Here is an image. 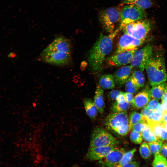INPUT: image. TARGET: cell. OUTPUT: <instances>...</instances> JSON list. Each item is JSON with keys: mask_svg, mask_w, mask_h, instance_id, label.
Returning <instances> with one entry per match:
<instances>
[{"mask_svg": "<svg viewBox=\"0 0 167 167\" xmlns=\"http://www.w3.org/2000/svg\"><path fill=\"white\" fill-rule=\"evenodd\" d=\"M71 44L68 39L60 36L56 38L41 52L39 59L50 64L64 66L71 62Z\"/></svg>", "mask_w": 167, "mask_h": 167, "instance_id": "obj_1", "label": "cell"}, {"mask_svg": "<svg viewBox=\"0 0 167 167\" xmlns=\"http://www.w3.org/2000/svg\"><path fill=\"white\" fill-rule=\"evenodd\" d=\"M120 30L118 28L109 35L100 34L90 50L88 58L89 66L93 72L102 70L105 57L112 50L113 39Z\"/></svg>", "mask_w": 167, "mask_h": 167, "instance_id": "obj_2", "label": "cell"}, {"mask_svg": "<svg viewBox=\"0 0 167 167\" xmlns=\"http://www.w3.org/2000/svg\"><path fill=\"white\" fill-rule=\"evenodd\" d=\"M145 69L151 86L161 84L167 80L165 62L162 57L152 55L146 64Z\"/></svg>", "mask_w": 167, "mask_h": 167, "instance_id": "obj_3", "label": "cell"}, {"mask_svg": "<svg viewBox=\"0 0 167 167\" xmlns=\"http://www.w3.org/2000/svg\"><path fill=\"white\" fill-rule=\"evenodd\" d=\"M105 124L109 130L121 136L126 135L130 131L126 111L110 113L105 119Z\"/></svg>", "mask_w": 167, "mask_h": 167, "instance_id": "obj_4", "label": "cell"}, {"mask_svg": "<svg viewBox=\"0 0 167 167\" xmlns=\"http://www.w3.org/2000/svg\"><path fill=\"white\" fill-rule=\"evenodd\" d=\"M124 4L121 3L116 7H111L101 11L99 15V20L104 29L111 33L115 30L116 25L120 22L121 13Z\"/></svg>", "mask_w": 167, "mask_h": 167, "instance_id": "obj_5", "label": "cell"}, {"mask_svg": "<svg viewBox=\"0 0 167 167\" xmlns=\"http://www.w3.org/2000/svg\"><path fill=\"white\" fill-rule=\"evenodd\" d=\"M148 19H139L128 24L122 29L124 33L139 40H145L151 28Z\"/></svg>", "mask_w": 167, "mask_h": 167, "instance_id": "obj_6", "label": "cell"}, {"mask_svg": "<svg viewBox=\"0 0 167 167\" xmlns=\"http://www.w3.org/2000/svg\"><path fill=\"white\" fill-rule=\"evenodd\" d=\"M144 10L132 4L123 6L121 13V20L118 28L120 30L126 25L135 21L144 19L146 16Z\"/></svg>", "mask_w": 167, "mask_h": 167, "instance_id": "obj_7", "label": "cell"}, {"mask_svg": "<svg viewBox=\"0 0 167 167\" xmlns=\"http://www.w3.org/2000/svg\"><path fill=\"white\" fill-rule=\"evenodd\" d=\"M119 143L118 139L103 128L98 127L92 134L90 147L114 146Z\"/></svg>", "mask_w": 167, "mask_h": 167, "instance_id": "obj_8", "label": "cell"}, {"mask_svg": "<svg viewBox=\"0 0 167 167\" xmlns=\"http://www.w3.org/2000/svg\"><path fill=\"white\" fill-rule=\"evenodd\" d=\"M152 55V46L150 44H148L135 52L130 62V65L132 67H138L143 71L145 69L146 64Z\"/></svg>", "mask_w": 167, "mask_h": 167, "instance_id": "obj_9", "label": "cell"}, {"mask_svg": "<svg viewBox=\"0 0 167 167\" xmlns=\"http://www.w3.org/2000/svg\"><path fill=\"white\" fill-rule=\"evenodd\" d=\"M145 40H139L124 33L121 37L115 54L138 49Z\"/></svg>", "mask_w": 167, "mask_h": 167, "instance_id": "obj_10", "label": "cell"}, {"mask_svg": "<svg viewBox=\"0 0 167 167\" xmlns=\"http://www.w3.org/2000/svg\"><path fill=\"white\" fill-rule=\"evenodd\" d=\"M125 152V149L117 146L105 156L99 160L102 167H114L117 166Z\"/></svg>", "mask_w": 167, "mask_h": 167, "instance_id": "obj_11", "label": "cell"}, {"mask_svg": "<svg viewBox=\"0 0 167 167\" xmlns=\"http://www.w3.org/2000/svg\"><path fill=\"white\" fill-rule=\"evenodd\" d=\"M137 49L123 52L110 56L107 59L108 63L111 66H115L128 64L130 63Z\"/></svg>", "mask_w": 167, "mask_h": 167, "instance_id": "obj_12", "label": "cell"}, {"mask_svg": "<svg viewBox=\"0 0 167 167\" xmlns=\"http://www.w3.org/2000/svg\"><path fill=\"white\" fill-rule=\"evenodd\" d=\"M117 145L107 147H90L86 157L91 161L99 160L105 156L113 150Z\"/></svg>", "mask_w": 167, "mask_h": 167, "instance_id": "obj_13", "label": "cell"}, {"mask_svg": "<svg viewBox=\"0 0 167 167\" xmlns=\"http://www.w3.org/2000/svg\"><path fill=\"white\" fill-rule=\"evenodd\" d=\"M151 97L150 89L148 88H146L134 97L131 104L133 108L136 109L144 107L147 105Z\"/></svg>", "mask_w": 167, "mask_h": 167, "instance_id": "obj_14", "label": "cell"}, {"mask_svg": "<svg viewBox=\"0 0 167 167\" xmlns=\"http://www.w3.org/2000/svg\"><path fill=\"white\" fill-rule=\"evenodd\" d=\"M132 68L131 65L126 66L115 71L113 75L115 83L119 86L125 84L130 77Z\"/></svg>", "mask_w": 167, "mask_h": 167, "instance_id": "obj_15", "label": "cell"}, {"mask_svg": "<svg viewBox=\"0 0 167 167\" xmlns=\"http://www.w3.org/2000/svg\"><path fill=\"white\" fill-rule=\"evenodd\" d=\"M104 99V91L103 88L99 85H97L94 96V102L98 111L101 114L103 113L105 108Z\"/></svg>", "mask_w": 167, "mask_h": 167, "instance_id": "obj_16", "label": "cell"}, {"mask_svg": "<svg viewBox=\"0 0 167 167\" xmlns=\"http://www.w3.org/2000/svg\"><path fill=\"white\" fill-rule=\"evenodd\" d=\"M83 103L88 116L91 119L94 120L97 116L98 110L94 101L91 99L85 98L83 101Z\"/></svg>", "mask_w": 167, "mask_h": 167, "instance_id": "obj_17", "label": "cell"}, {"mask_svg": "<svg viewBox=\"0 0 167 167\" xmlns=\"http://www.w3.org/2000/svg\"><path fill=\"white\" fill-rule=\"evenodd\" d=\"M167 85V83L165 82L152 86V88L150 89L151 97L157 100L161 99Z\"/></svg>", "mask_w": 167, "mask_h": 167, "instance_id": "obj_18", "label": "cell"}, {"mask_svg": "<svg viewBox=\"0 0 167 167\" xmlns=\"http://www.w3.org/2000/svg\"><path fill=\"white\" fill-rule=\"evenodd\" d=\"M99 85L105 89H111L114 88L115 82L113 75L111 74H106L102 75L99 80Z\"/></svg>", "mask_w": 167, "mask_h": 167, "instance_id": "obj_19", "label": "cell"}, {"mask_svg": "<svg viewBox=\"0 0 167 167\" xmlns=\"http://www.w3.org/2000/svg\"><path fill=\"white\" fill-rule=\"evenodd\" d=\"M122 3L134 5L144 10L151 7L152 4L151 0H122Z\"/></svg>", "mask_w": 167, "mask_h": 167, "instance_id": "obj_20", "label": "cell"}, {"mask_svg": "<svg viewBox=\"0 0 167 167\" xmlns=\"http://www.w3.org/2000/svg\"><path fill=\"white\" fill-rule=\"evenodd\" d=\"M143 121H147L141 113L135 111L132 112L130 113L129 117V131L132 130V127L135 124Z\"/></svg>", "mask_w": 167, "mask_h": 167, "instance_id": "obj_21", "label": "cell"}, {"mask_svg": "<svg viewBox=\"0 0 167 167\" xmlns=\"http://www.w3.org/2000/svg\"><path fill=\"white\" fill-rule=\"evenodd\" d=\"M132 80L139 88L143 87L144 85L145 78L141 71H134L130 76Z\"/></svg>", "mask_w": 167, "mask_h": 167, "instance_id": "obj_22", "label": "cell"}, {"mask_svg": "<svg viewBox=\"0 0 167 167\" xmlns=\"http://www.w3.org/2000/svg\"><path fill=\"white\" fill-rule=\"evenodd\" d=\"M131 105L126 101L122 102L115 101L112 105L111 110L113 113L126 111L130 108Z\"/></svg>", "mask_w": 167, "mask_h": 167, "instance_id": "obj_23", "label": "cell"}, {"mask_svg": "<svg viewBox=\"0 0 167 167\" xmlns=\"http://www.w3.org/2000/svg\"><path fill=\"white\" fill-rule=\"evenodd\" d=\"M136 151V149L134 148L129 151L125 152L117 165L122 166L131 162Z\"/></svg>", "mask_w": 167, "mask_h": 167, "instance_id": "obj_24", "label": "cell"}, {"mask_svg": "<svg viewBox=\"0 0 167 167\" xmlns=\"http://www.w3.org/2000/svg\"><path fill=\"white\" fill-rule=\"evenodd\" d=\"M153 167H167V160L166 158L160 153L155 155L152 162Z\"/></svg>", "mask_w": 167, "mask_h": 167, "instance_id": "obj_25", "label": "cell"}, {"mask_svg": "<svg viewBox=\"0 0 167 167\" xmlns=\"http://www.w3.org/2000/svg\"><path fill=\"white\" fill-rule=\"evenodd\" d=\"M148 123L151 131L156 137L159 139L160 135L163 127L162 123L150 121Z\"/></svg>", "mask_w": 167, "mask_h": 167, "instance_id": "obj_26", "label": "cell"}, {"mask_svg": "<svg viewBox=\"0 0 167 167\" xmlns=\"http://www.w3.org/2000/svg\"><path fill=\"white\" fill-rule=\"evenodd\" d=\"M141 133L143 139L149 142H154L159 140L151 131L149 126L146 127Z\"/></svg>", "mask_w": 167, "mask_h": 167, "instance_id": "obj_27", "label": "cell"}, {"mask_svg": "<svg viewBox=\"0 0 167 167\" xmlns=\"http://www.w3.org/2000/svg\"><path fill=\"white\" fill-rule=\"evenodd\" d=\"M148 145L151 153L155 155L160 153L163 143L160 139L156 141L149 142Z\"/></svg>", "mask_w": 167, "mask_h": 167, "instance_id": "obj_28", "label": "cell"}, {"mask_svg": "<svg viewBox=\"0 0 167 167\" xmlns=\"http://www.w3.org/2000/svg\"><path fill=\"white\" fill-rule=\"evenodd\" d=\"M140 154L145 159L149 158L151 154L148 144L146 142H143L140 145L139 149Z\"/></svg>", "mask_w": 167, "mask_h": 167, "instance_id": "obj_29", "label": "cell"}, {"mask_svg": "<svg viewBox=\"0 0 167 167\" xmlns=\"http://www.w3.org/2000/svg\"><path fill=\"white\" fill-rule=\"evenodd\" d=\"M139 88L135 84L130 76L125 83V89L127 92L132 94L136 92Z\"/></svg>", "mask_w": 167, "mask_h": 167, "instance_id": "obj_30", "label": "cell"}, {"mask_svg": "<svg viewBox=\"0 0 167 167\" xmlns=\"http://www.w3.org/2000/svg\"><path fill=\"white\" fill-rule=\"evenodd\" d=\"M163 114V110L161 107L157 110L153 111L151 115L150 121L162 123Z\"/></svg>", "mask_w": 167, "mask_h": 167, "instance_id": "obj_31", "label": "cell"}, {"mask_svg": "<svg viewBox=\"0 0 167 167\" xmlns=\"http://www.w3.org/2000/svg\"><path fill=\"white\" fill-rule=\"evenodd\" d=\"M143 137L141 133L132 131L130 135V139L131 142L136 144L141 143L143 140Z\"/></svg>", "mask_w": 167, "mask_h": 167, "instance_id": "obj_32", "label": "cell"}, {"mask_svg": "<svg viewBox=\"0 0 167 167\" xmlns=\"http://www.w3.org/2000/svg\"><path fill=\"white\" fill-rule=\"evenodd\" d=\"M149 126L146 121H143L134 126L132 128V131L138 132H141L147 127Z\"/></svg>", "mask_w": 167, "mask_h": 167, "instance_id": "obj_33", "label": "cell"}, {"mask_svg": "<svg viewBox=\"0 0 167 167\" xmlns=\"http://www.w3.org/2000/svg\"><path fill=\"white\" fill-rule=\"evenodd\" d=\"M161 105L157 100L153 99L150 100L146 106L150 109L153 111L160 109Z\"/></svg>", "mask_w": 167, "mask_h": 167, "instance_id": "obj_34", "label": "cell"}, {"mask_svg": "<svg viewBox=\"0 0 167 167\" xmlns=\"http://www.w3.org/2000/svg\"><path fill=\"white\" fill-rule=\"evenodd\" d=\"M153 112L150 109L146 106L142 109L141 113L146 119L148 123L151 120V115Z\"/></svg>", "mask_w": 167, "mask_h": 167, "instance_id": "obj_35", "label": "cell"}, {"mask_svg": "<svg viewBox=\"0 0 167 167\" xmlns=\"http://www.w3.org/2000/svg\"><path fill=\"white\" fill-rule=\"evenodd\" d=\"M122 92L117 90H113L109 92L108 96L110 100L116 101L118 96Z\"/></svg>", "mask_w": 167, "mask_h": 167, "instance_id": "obj_36", "label": "cell"}, {"mask_svg": "<svg viewBox=\"0 0 167 167\" xmlns=\"http://www.w3.org/2000/svg\"><path fill=\"white\" fill-rule=\"evenodd\" d=\"M124 96L125 101L131 103L134 98L133 94L126 92L124 93Z\"/></svg>", "mask_w": 167, "mask_h": 167, "instance_id": "obj_37", "label": "cell"}, {"mask_svg": "<svg viewBox=\"0 0 167 167\" xmlns=\"http://www.w3.org/2000/svg\"><path fill=\"white\" fill-rule=\"evenodd\" d=\"M114 167H139V163L136 161H131L125 165L119 166L117 165Z\"/></svg>", "mask_w": 167, "mask_h": 167, "instance_id": "obj_38", "label": "cell"}, {"mask_svg": "<svg viewBox=\"0 0 167 167\" xmlns=\"http://www.w3.org/2000/svg\"><path fill=\"white\" fill-rule=\"evenodd\" d=\"M160 152L163 156L167 158V143L163 144Z\"/></svg>", "mask_w": 167, "mask_h": 167, "instance_id": "obj_39", "label": "cell"}, {"mask_svg": "<svg viewBox=\"0 0 167 167\" xmlns=\"http://www.w3.org/2000/svg\"><path fill=\"white\" fill-rule=\"evenodd\" d=\"M159 139L161 140L167 139V131L163 127L160 135Z\"/></svg>", "mask_w": 167, "mask_h": 167, "instance_id": "obj_40", "label": "cell"}, {"mask_svg": "<svg viewBox=\"0 0 167 167\" xmlns=\"http://www.w3.org/2000/svg\"><path fill=\"white\" fill-rule=\"evenodd\" d=\"M167 122V111H163L162 123Z\"/></svg>", "mask_w": 167, "mask_h": 167, "instance_id": "obj_41", "label": "cell"}, {"mask_svg": "<svg viewBox=\"0 0 167 167\" xmlns=\"http://www.w3.org/2000/svg\"><path fill=\"white\" fill-rule=\"evenodd\" d=\"M161 99V103L167 102V91L165 90V92Z\"/></svg>", "mask_w": 167, "mask_h": 167, "instance_id": "obj_42", "label": "cell"}, {"mask_svg": "<svg viewBox=\"0 0 167 167\" xmlns=\"http://www.w3.org/2000/svg\"><path fill=\"white\" fill-rule=\"evenodd\" d=\"M160 107L163 111H167V102L161 103Z\"/></svg>", "mask_w": 167, "mask_h": 167, "instance_id": "obj_43", "label": "cell"}, {"mask_svg": "<svg viewBox=\"0 0 167 167\" xmlns=\"http://www.w3.org/2000/svg\"><path fill=\"white\" fill-rule=\"evenodd\" d=\"M163 127L167 131V122L163 123H162Z\"/></svg>", "mask_w": 167, "mask_h": 167, "instance_id": "obj_44", "label": "cell"}, {"mask_svg": "<svg viewBox=\"0 0 167 167\" xmlns=\"http://www.w3.org/2000/svg\"><path fill=\"white\" fill-rule=\"evenodd\" d=\"M165 90L167 91V85L165 87Z\"/></svg>", "mask_w": 167, "mask_h": 167, "instance_id": "obj_45", "label": "cell"}, {"mask_svg": "<svg viewBox=\"0 0 167 167\" xmlns=\"http://www.w3.org/2000/svg\"><path fill=\"white\" fill-rule=\"evenodd\" d=\"M72 167H79L77 166H74Z\"/></svg>", "mask_w": 167, "mask_h": 167, "instance_id": "obj_46", "label": "cell"}]
</instances>
